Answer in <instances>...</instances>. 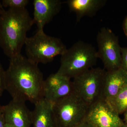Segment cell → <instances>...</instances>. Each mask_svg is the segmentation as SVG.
<instances>
[{"label":"cell","mask_w":127,"mask_h":127,"mask_svg":"<svg viewBox=\"0 0 127 127\" xmlns=\"http://www.w3.org/2000/svg\"><path fill=\"white\" fill-rule=\"evenodd\" d=\"M5 90L12 99L35 104L43 98V75L38 64L21 54L10 58Z\"/></svg>","instance_id":"cell-1"},{"label":"cell","mask_w":127,"mask_h":127,"mask_svg":"<svg viewBox=\"0 0 127 127\" xmlns=\"http://www.w3.org/2000/svg\"><path fill=\"white\" fill-rule=\"evenodd\" d=\"M34 24L27 9H4L0 17V47L10 58L21 54L27 33Z\"/></svg>","instance_id":"cell-2"},{"label":"cell","mask_w":127,"mask_h":127,"mask_svg":"<svg viewBox=\"0 0 127 127\" xmlns=\"http://www.w3.org/2000/svg\"><path fill=\"white\" fill-rule=\"evenodd\" d=\"M97 51L91 44L79 41L75 43L61 56V65L57 73L73 78L96 64Z\"/></svg>","instance_id":"cell-3"},{"label":"cell","mask_w":127,"mask_h":127,"mask_svg":"<svg viewBox=\"0 0 127 127\" xmlns=\"http://www.w3.org/2000/svg\"><path fill=\"white\" fill-rule=\"evenodd\" d=\"M25 45L27 58L37 64L50 62L67 49L60 39L47 35L43 31L27 37Z\"/></svg>","instance_id":"cell-4"},{"label":"cell","mask_w":127,"mask_h":127,"mask_svg":"<svg viewBox=\"0 0 127 127\" xmlns=\"http://www.w3.org/2000/svg\"><path fill=\"white\" fill-rule=\"evenodd\" d=\"M89 106L74 91L55 103L53 112L57 127H76L85 119Z\"/></svg>","instance_id":"cell-5"},{"label":"cell","mask_w":127,"mask_h":127,"mask_svg":"<svg viewBox=\"0 0 127 127\" xmlns=\"http://www.w3.org/2000/svg\"><path fill=\"white\" fill-rule=\"evenodd\" d=\"M106 71L91 68L73 78V91L89 106L101 97Z\"/></svg>","instance_id":"cell-6"},{"label":"cell","mask_w":127,"mask_h":127,"mask_svg":"<svg viewBox=\"0 0 127 127\" xmlns=\"http://www.w3.org/2000/svg\"><path fill=\"white\" fill-rule=\"evenodd\" d=\"M96 38L98 57L102 61L107 71L121 68V47L118 37L109 28L103 27Z\"/></svg>","instance_id":"cell-7"},{"label":"cell","mask_w":127,"mask_h":127,"mask_svg":"<svg viewBox=\"0 0 127 127\" xmlns=\"http://www.w3.org/2000/svg\"><path fill=\"white\" fill-rule=\"evenodd\" d=\"M86 119L96 127H122L124 124L119 114L102 97L89 107Z\"/></svg>","instance_id":"cell-8"},{"label":"cell","mask_w":127,"mask_h":127,"mask_svg":"<svg viewBox=\"0 0 127 127\" xmlns=\"http://www.w3.org/2000/svg\"><path fill=\"white\" fill-rule=\"evenodd\" d=\"M71 79L57 72L50 75L43 83V98L53 105L70 94L73 91Z\"/></svg>","instance_id":"cell-9"},{"label":"cell","mask_w":127,"mask_h":127,"mask_svg":"<svg viewBox=\"0 0 127 127\" xmlns=\"http://www.w3.org/2000/svg\"><path fill=\"white\" fill-rule=\"evenodd\" d=\"M2 113L6 125L10 127H32V112L26 102L12 100L2 106Z\"/></svg>","instance_id":"cell-10"},{"label":"cell","mask_w":127,"mask_h":127,"mask_svg":"<svg viewBox=\"0 0 127 127\" xmlns=\"http://www.w3.org/2000/svg\"><path fill=\"white\" fill-rule=\"evenodd\" d=\"M62 2L60 0H34V24L37 31H43L45 25L50 22L61 10Z\"/></svg>","instance_id":"cell-11"},{"label":"cell","mask_w":127,"mask_h":127,"mask_svg":"<svg viewBox=\"0 0 127 127\" xmlns=\"http://www.w3.org/2000/svg\"><path fill=\"white\" fill-rule=\"evenodd\" d=\"M127 86V72L122 68L106 71L103 80L101 97L109 103Z\"/></svg>","instance_id":"cell-12"},{"label":"cell","mask_w":127,"mask_h":127,"mask_svg":"<svg viewBox=\"0 0 127 127\" xmlns=\"http://www.w3.org/2000/svg\"><path fill=\"white\" fill-rule=\"evenodd\" d=\"M34 104L32 111V127H57L52 104L44 98Z\"/></svg>","instance_id":"cell-13"},{"label":"cell","mask_w":127,"mask_h":127,"mask_svg":"<svg viewBox=\"0 0 127 127\" xmlns=\"http://www.w3.org/2000/svg\"><path fill=\"white\" fill-rule=\"evenodd\" d=\"M106 2L104 0H68L66 2L70 11L76 14L77 21L85 16H93Z\"/></svg>","instance_id":"cell-14"},{"label":"cell","mask_w":127,"mask_h":127,"mask_svg":"<svg viewBox=\"0 0 127 127\" xmlns=\"http://www.w3.org/2000/svg\"><path fill=\"white\" fill-rule=\"evenodd\" d=\"M109 103L119 115L127 110V86L122 89Z\"/></svg>","instance_id":"cell-15"},{"label":"cell","mask_w":127,"mask_h":127,"mask_svg":"<svg viewBox=\"0 0 127 127\" xmlns=\"http://www.w3.org/2000/svg\"><path fill=\"white\" fill-rule=\"evenodd\" d=\"M28 0H2L1 4L2 7L11 9H23L28 4Z\"/></svg>","instance_id":"cell-16"},{"label":"cell","mask_w":127,"mask_h":127,"mask_svg":"<svg viewBox=\"0 0 127 127\" xmlns=\"http://www.w3.org/2000/svg\"><path fill=\"white\" fill-rule=\"evenodd\" d=\"M5 89V71L0 63V96Z\"/></svg>","instance_id":"cell-17"},{"label":"cell","mask_w":127,"mask_h":127,"mask_svg":"<svg viewBox=\"0 0 127 127\" xmlns=\"http://www.w3.org/2000/svg\"><path fill=\"white\" fill-rule=\"evenodd\" d=\"M127 72V47H121V67Z\"/></svg>","instance_id":"cell-18"},{"label":"cell","mask_w":127,"mask_h":127,"mask_svg":"<svg viewBox=\"0 0 127 127\" xmlns=\"http://www.w3.org/2000/svg\"><path fill=\"white\" fill-rule=\"evenodd\" d=\"M76 127H96L94 125L85 119Z\"/></svg>","instance_id":"cell-19"},{"label":"cell","mask_w":127,"mask_h":127,"mask_svg":"<svg viewBox=\"0 0 127 127\" xmlns=\"http://www.w3.org/2000/svg\"><path fill=\"white\" fill-rule=\"evenodd\" d=\"M6 123L2 113L0 114V127H6Z\"/></svg>","instance_id":"cell-20"},{"label":"cell","mask_w":127,"mask_h":127,"mask_svg":"<svg viewBox=\"0 0 127 127\" xmlns=\"http://www.w3.org/2000/svg\"><path fill=\"white\" fill-rule=\"evenodd\" d=\"M123 27L124 31L127 37V16L124 21Z\"/></svg>","instance_id":"cell-21"},{"label":"cell","mask_w":127,"mask_h":127,"mask_svg":"<svg viewBox=\"0 0 127 127\" xmlns=\"http://www.w3.org/2000/svg\"><path fill=\"white\" fill-rule=\"evenodd\" d=\"M124 123L127 125V110L124 113Z\"/></svg>","instance_id":"cell-22"},{"label":"cell","mask_w":127,"mask_h":127,"mask_svg":"<svg viewBox=\"0 0 127 127\" xmlns=\"http://www.w3.org/2000/svg\"><path fill=\"white\" fill-rule=\"evenodd\" d=\"M4 10V9H3V7H2V5L1 4V3L0 2V17L1 15H2Z\"/></svg>","instance_id":"cell-23"},{"label":"cell","mask_w":127,"mask_h":127,"mask_svg":"<svg viewBox=\"0 0 127 127\" xmlns=\"http://www.w3.org/2000/svg\"><path fill=\"white\" fill-rule=\"evenodd\" d=\"M2 106H1L0 104V114L2 113Z\"/></svg>","instance_id":"cell-24"},{"label":"cell","mask_w":127,"mask_h":127,"mask_svg":"<svg viewBox=\"0 0 127 127\" xmlns=\"http://www.w3.org/2000/svg\"><path fill=\"white\" fill-rule=\"evenodd\" d=\"M122 127H127V124H124V125H123Z\"/></svg>","instance_id":"cell-25"},{"label":"cell","mask_w":127,"mask_h":127,"mask_svg":"<svg viewBox=\"0 0 127 127\" xmlns=\"http://www.w3.org/2000/svg\"><path fill=\"white\" fill-rule=\"evenodd\" d=\"M6 127H9V126H8V125H6Z\"/></svg>","instance_id":"cell-26"}]
</instances>
